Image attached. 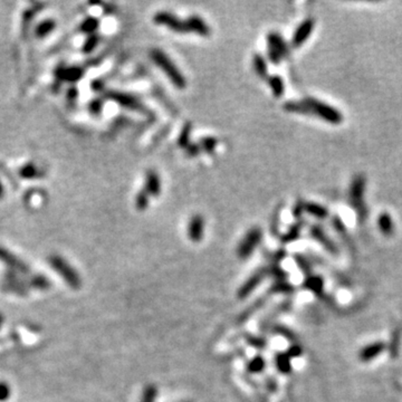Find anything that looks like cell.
Wrapping results in <instances>:
<instances>
[{"instance_id": "obj_1", "label": "cell", "mask_w": 402, "mask_h": 402, "mask_svg": "<svg viewBox=\"0 0 402 402\" xmlns=\"http://www.w3.org/2000/svg\"><path fill=\"white\" fill-rule=\"evenodd\" d=\"M152 61L155 64L159 67L160 69L163 70V73L167 75V77L171 81V83L176 88L180 89H184L187 86V81L184 75L181 73V70L176 66L175 63L172 62L170 57L165 54L163 50L161 49H152L150 53Z\"/></svg>"}, {"instance_id": "obj_2", "label": "cell", "mask_w": 402, "mask_h": 402, "mask_svg": "<svg viewBox=\"0 0 402 402\" xmlns=\"http://www.w3.org/2000/svg\"><path fill=\"white\" fill-rule=\"evenodd\" d=\"M303 105H304V113L306 114H315L324 121L333 124L342 122V114L337 110H335L333 106L315 100V98H307V100L303 101Z\"/></svg>"}, {"instance_id": "obj_3", "label": "cell", "mask_w": 402, "mask_h": 402, "mask_svg": "<svg viewBox=\"0 0 402 402\" xmlns=\"http://www.w3.org/2000/svg\"><path fill=\"white\" fill-rule=\"evenodd\" d=\"M153 21H155V22L157 23V25L165 26L168 29L175 31V33H189L186 21H182V19L177 17L176 15L168 13V11H160V13H156L155 15V17H153Z\"/></svg>"}, {"instance_id": "obj_4", "label": "cell", "mask_w": 402, "mask_h": 402, "mask_svg": "<svg viewBox=\"0 0 402 402\" xmlns=\"http://www.w3.org/2000/svg\"><path fill=\"white\" fill-rule=\"evenodd\" d=\"M262 238V231L258 228H253L248 231V234L243 239V242L238 246V255L239 257L246 258L253 253L256 246L258 245Z\"/></svg>"}, {"instance_id": "obj_5", "label": "cell", "mask_w": 402, "mask_h": 402, "mask_svg": "<svg viewBox=\"0 0 402 402\" xmlns=\"http://www.w3.org/2000/svg\"><path fill=\"white\" fill-rule=\"evenodd\" d=\"M313 29H314L313 19L309 18V19H306V21L299 23V26L297 27L293 35V38H291V46L293 47L302 46L307 41V39H309L311 34H312Z\"/></svg>"}, {"instance_id": "obj_6", "label": "cell", "mask_w": 402, "mask_h": 402, "mask_svg": "<svg viewBox=\"0 0 402 402\" xmlns=\"http://www.w3.org/2000/svg\"><path fill=\"white\" fill-rule=\"evenodd\" d=\"M109 97L111 98L112 101L116 102L117 104H120L122 106L127 109L131 110H142V104L141 102L137 100L135 96L130 95L127 93H121V92H110Z\"/></svg>"}, {"instance_id": "obj_7", "label": "cell", "mask_w": 402, "mask_h": 402, "mask_svg": "<svg viewBox=\"0 0 402 402\" xmlns=\"http://www.w3.org/2000/svg\"><path fill=\"white\" fill-rule=\"evenodd\" d=\"M186 22L189 33L198 34L202 37H208L210 35V28H209L207 22L199 16H190L188 19H186Z\"/></svg>"}, {"instance_id": "obj_8", "label": "cell", "mask_w": 402, "mask_h": 402, "mask_svg": "<svg viewBox=\"0 0 402 402\" xmlns=\"http://www.w3.org/2000/svg\"><path fill=\"white\" fill-rule=\"evenodd\" d=\"M204 222L203 218L200 215H196L192 217L189 222L188 226V236L194 243H198L203 236Z\"/></svg>"}, {"instance_id": "obj_9", "label": "cell", "mask_w": 402, "mask_h": 402, "mask_svg": "<svg viewBox=\"0 0 402 402\" xmlns=\"http://www.w3.org/2000/svg\"><path fill=\"white\" fill-rule=\"evenodd\" d=\"M364 179L362 177H357L353 180L352 186H351V201L354 203V206H361L363 202V194H364Z\"/></svg>"}, {"instance_id": "obj_10", "label": "cell", "mask_w": 402, "mask_h": 402, "mask_svg": "<svg viewBox=\"0 0 402 402\" xmlns=\"http://www.w3.org/2000/svg\"><path fill=\"white\" fill-rule=\"evenodd\" d=\"M267 42H268V46H267L268 48H271L273 50H275V52L277 53L282 58L287 56V54H289V46L286 45V43L284 42V39L279 36L278 34L271 33L268 35Z\"/></svg>"}, {"instance_id": "obj_11", "label": "cell", "mask_w": 402, "mask_h": 402, "mask_svg": "<svg viewBox=\"0 0 402 402\" xmlns=\"http://www.w3.org/2000/svg\"><path fill=\"white\" fill-rule=\"evenodd\" d=\"M144 190L148 195L157 197L161 192V180L156 171H149L145 176V188Z\"/></svg>"}, {"instance_id": "obj_12", "label": "cell", "mask_w": 402, "mask_h": 402, "mask_svg": "<svg viewBox=\"0 0 402 402\" xmlns=\"http://www.w3.org/2000/svg\"><path fill=\"white\" fill-rule=\"evenodd\" d=\"M53 265L56 266L57 267L56 269L60 271L62 275L65 276L67 282H69L74 286L78 285V283H80V282H78V278H77L76 274H75L73 271V269H70L69 266L67 265L66 263L63 262L61 258H55V261H53Z\"/></svg>"}, {"instance_id": "obj_13", "label": "cell", "mask_w": 402, "mask_h": 402, "mask_svg": "<svg viewBox=\"0 0 402 402\" xmlns=\"http://www.w3.org/2000/svg\"><path fill=\"white\" fill-rule=\"evenodd\" d=\"M267 82L270 86L271 92H273L274 96L279 97V96L283 95L284 89H285V86H284V82L282 80V77L276 76V75H274V76L268 77Z\"/></svg>"}, {"instance_id": "obj_14", "label": "cell", "mask_w": 402, "mask_h": 402, "mask_svg": "<svg viewBox=\"0 0 402 402\" xmlns=\"http://www.w3.org/2000/svg\"><path fill=\"white\" fill-rule=\"evenodd\" d=\"M254 68L256 74L259 77H266L267 76V63L262 55L256 54L254 56Z\"/></svg>"}, {"instance_id": "obj_15", "label": "cell", "mask_w": 402, "mask_h": 402, "mask_svg": "<svg viewBox=\"0 0 402 402\" xmlns=\"http://www.w3.org/2000/svg\"><path fill=\"white\" fill-rule=\"evenodd\" d=\"M304 208L306 209L307 212H310L311 215H313L315 217H318V218H325L326 215H328V211H326L325 208H323L322 206L317 203H305Z\"/></svg>"}, {"instance_id": "obj_16", "label": "cell", "mask_w": 402, "mask_h": 402, "mask_svg": "<svg viewBox=\"0 0 402 402\" xmlns=\"http://www.w3.org/2000/svg\"><path fill=\"white\" fill-rule=\"evenodd\" d=\"M98 25H100V22H98L96 18L89 17V18H88V19H85V21L82 22L81 29H82L83 33L93 34L94 31H95V30L97 29Z\"/></svg>"}, {"instance_id": "obj_17", "label": "cell", "mask_w": 402, "mask_h": 402, "mask_svg": "<svg viewBox=\"0 0 402 402\" xmlns=\"http://www.w3.org/2000/svg\"><path fill=\"white\" fill-rule=\"evenodd\" d=\"M135 206L139 210H145L149 206V195L145 190L137 192L135 197Z\"/></svg>"}, {"instance_id": "obj_18", "label": "cell", "mask_w": 402, "mask_h": 402, "mask_svg": "<svg viewBox=\"0 0 402 402\" xmlns=\"http://www.w3.org/2000/svg\"><path fill=\"white\" fill-rule=\"evenodd\" d=\"M54 28H55V22L45 21L37 27L36 34H37L38 37H44V36H46L47 34H49L50 31H52Z\"/></svg>"}, {"instance_id": "obj_19", "label": "cell", "mask_w": 402, "mask_h": 402, "mask_svg": "<svg viewBox=\"0 0 402 402\" xmlns=\"http://www.w3.org/2000/svg\"><path fill=\"white\" fill-rule=\"evenodd\" d=\"M199 145L204 150V151L210 153L214 151L217 147V140L215 139V137H210V136L203 137V139H201Z\"/></svg>"}, {"instance_id": "obj_20", "label": "cell", "mask_w": 402, "mask_h": 402, "mask_svg": "<svg viewBox=\"0 0 402 402\" xmlns=\"http://www.w3.org/2000/svg\"><path fill=\"white\" fill-rule=\"evenodd\" d=\"M98 41H100V39H98L97 35H94V34L89 35V38L86 39L85 43H84V47H83V50H84L85 53L92 52V50L95 48L96 45L98 44Z\"/></svg>"}, {"instance_id": "obj_21", "label": "cell", "mask_w": 402, "mask_h": 402, "mask_svg": "<svg viewBox=\"0 0 402 402\" xmlns=\"http://www.w3.org/2000/svg\"><path fill=\"white\" fill-rule=\"evenodd\" d=\"M190 131H191V127L190 125H187L186 128L182 130V132H181L180 136H179V144L181 147L186 148L189 145V139H190Z\"/></svg>"}, {"instance_id": "obj_22", "label": "cell", "mask_w": 402, "mask_h": 402, "mask_svg": "<svg viewBox=\"0 0 402 402\" xmlns=\"http://www.w3.org/2000/svg\"><path fill=\"white\" fill-rule=\"evenodd\" d=\"M82 76V70L80 68H69L65 69L63 73V77L68 81H76Z\"/></svg>"}, {"instance_id": "obj_23", "label": "cell", "mask_w": 402, "mask_h": 402, "mask_svg": "<svg viewBox=\"0 0 402 402\" xmlns=\"http://www.w3.org/2000/svg\"><path fill=\"white\" fill-rule=\"evenodd\" d=\"M379 224L381 227V229L383 231H388L389 229H391L392 223H391V218L388 216V214H382L379 219Z\"/></svg>"}, {"instance_id": "obj_24", "label": "cell", "mask_w": 402, "mask_h": 402, "mask_svg": "<svg viewBox=\"0 0 402 402\" xmlns=\"http://www.w3.org/2000/svg\"><path fill=\"white\" fill-rule=\"evenodd\" d=\"M22 176L23 177H27V178H29V177H35L37 176V168H35L33 164H26L25 167L22 169Z\"/></svg>"}, {"instance_id": "obj_25", "label": "cell", "mask_w": 402, "mask_h": 402, "mask_svg": "<svg viewBox=\"0 0 402 402\" xmlns=\"http://www.w3.org/2000/svg\"><path fill=\"white\" fill-rule=\"evenodd\" d=\"M156 396V390L155 387L147 388L143 396V400L142 402H155V398Z\"/></svg>"}, {"instance_id": "obj_26", "label": "cell", "mask_w": 402, "mask_h": 402, "mask_svg": "<svg viewBox=\"0 0 402 402\" xmlns=\"http://www.w3.org/2000/svg\"><path fill=\"white\" fill-rule=\"evenodd\" d=\"M102 108H103V103H102V101L100 100H95L90 103V111L95 114L100 113L102 111Z\"/></svg>"}, {"instance_id": "obj_27", "label": "cell", "mask_w": 402, "mask_h": 402, "mask_svg": "<svg viewBox=\"0 0 402 402\" xmlns=\"http://www.w3.org/2000/svg\"><path fill=\"white\" fill-rule=\"evenodd\" d=\"M199 148H200V145H197V144H189L188 147H187V149H188V152H190L189 153V155L190 156H196V155H198V151H199Z\"/></svg>"}, {"instance_id": "obj_28", "label": "cell", "mask_w": 402, "mask_h": 402, "mask_svg": "<svg viewBox=\"0 0 402 402\" xmlns=\"http://www.w3.org/2000/svg\"><path fill=\"white\" fill-rule=\"evenodd\" d=\"M253 363L255 364V366L253 368L254 371H259V370H262V360H261V358H256V360H254Z\"/></svg>"}, {"instance_id": "obj_29", "label": "cell", "mask_w": 402, "mask_h": 402, "mask_svg": "<svg viewBox=\"0 0 402 402\" xmlns=\"http://www.w3.org/2000/svg\"><path fill=\"white\" fill-rule=\"evenodd\" d=\"M3 192H5V190H3V186H2L1 181H0V199H1V198H2V196H3Z\"/></svg>"}]
</instances>
